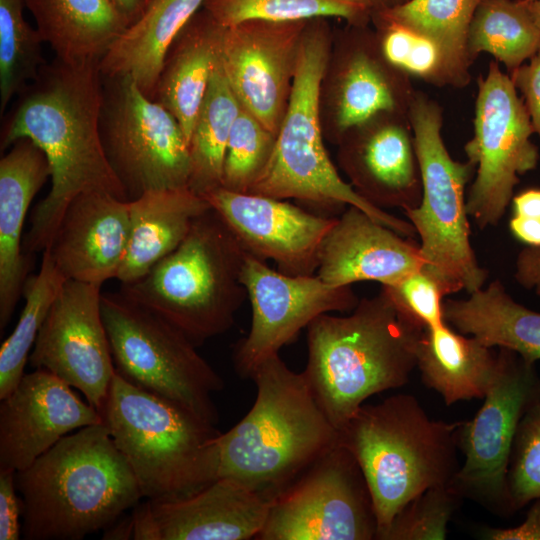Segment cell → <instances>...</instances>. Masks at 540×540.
<instances>
[{
    "instance_id": "cell-38",
    "label": "cell",
    "mask_w": 540,
    "mask_h": 540,
    "mask_svg": "<svg viewBox=\"0 0 540 540\" xmlns=\"http://www.w3.org/2000/svg\"><path fill=\"white\" fill-rule=\"evenodd\" d=\"M276 136L241 107L226 148L222 188L248 193L271 158Z\"/></svg>"
},
{
    "instance_id": "cell-24",
    "label": "cell",
    "mask_w": 540,
    "mask_h": 540,
    "mask_svg": "<svg viewBox=\"0 0 540 540\" xmlns=\"http://www.w3.org/2000/svg\"><path fill=\"white\" fill-rule=\"evenodd\" d=\"M419 244L354 206L337 217L319 253L316 275L333 286L393 284L421 269Z\"/></svg>"
},
{
    "instance_id": "cell-19",
    "label": "cell",
    "mask_w": 540,
    "mask_h": 540,
    "mask_svg": "<svg viewBox=\"0 0 540 540\" xmlns=\"http://www.w3.org/2000/svg\"><path fill=\"white\" fill-rule=\"evenodd\" d=\"M270 504L240 481L220 477L190 494L137 504L131 514L133 539H256Z\"/></svg>"
},
{
    "instance_id": "cell-15",
    "label": "cell",
    "mask_w": 540,
    "mask_h": 540,
    "mask_svg": "<svg viewBox=\"0 0 540 540\" xmlns=\"http://www.w3.org/2000/svg\"><path fill=\"white\" fill-rule=\"evenodd\" d=\"M241 282L251 305L249 332L233 349L234 368L242 378H250L320 315L352 311L359 302L351 286H333L317 275H288L249 253Z\"/></svg>"
},
{
    "instance_id": "cell-20",
    "label": "cell",
    "mask_w": 540,
    "mask_h": 540,
    "mask_svg": "<svg viewBox=\"0 0 540 540\" xmlns=\"http://www.w3.org/2000/svg\"><path fill=\"white\" fill-rule=\"evenodd\" d=\"M203 198L226 221L247 253L295 276L314 275L337 217L310 213L283 199L218 188Z\"/></svg>"
},
{
    "instance_id": "cell-36",
    "label": "cell",
    "mask_w": 540,
    "mask_h": 540,
    "mask_svg": "<svg viewBox=\"0 0 540 540\" xmlns=\"http://www.w3.org/2000/svg\"><path fill=\"white\" fill-rule=\"evenodd\" d=\"M203 9L224 27L255 19L291 22L328 17L365 27L374 12L369 0H205Z\"/></svg>"
},
{
    "instance_id": "cell-40",
    "label": "cell",
    "mask_w": 540,
    "mask_h": 540,
    "mask_svg": "<svg viewBox=\"0 0 540 540\" xmlns=\"http://www.w3.org/2000/svg\"><path fill=\"white\" fill-rule=\"evenodd\" d=\"M462 498L450 483L427 489L394 518L383 540H441Z\"/></svg>"
},
{
    "instance_id": "cell-3",
    "label": "cell",
    "mask_w": 540,
    "mask_h": 540,
    "mask_svg": "<svg viewBox=\"0 0 540 540\" xmlns=\"http://www.w3.org/2000/svg\"><path fill=\"white\" fill-rule=\"evenodd\" d=\"M306 329L307 363L302 374L338 431L370 396L409 381L424 330L407 320L382 288L359 300L349 315L326 313Z\"/></svg>"
},
{
    "instance_id": "cell-6",
    "label": "cell",
    "mask_w": 540,
    "mask_h": 540,
    "mask_svg": "<svg viewBox=\"0 0 540 540\" xmlns=\"http://www.w3.org/2000/svg\"><path fill=\"white\" fill-rule=\"evenodd\" d=\"M332 43L326 18L307 22L288 106L273 153L248 193L283 200L293 198L327 210L354 206L398 234L413 238L416 232L408 220L362 198L340 177L327 153L321 118V89Z\"/></svg>"
},
{
    "instance_id": "cell-22",
    "label": "cell",
    "mask_w": 540,
    "mask_h": 540,
    "mask_svg": "<svg viewBox=\"0 0 540 540\" xmlns=\"http://www.w3.org/2000/svg\"><path fill=\"white\" fill-rule=\"evenodd\" d=\"M338 162L354 190L372 205H419L422 180L409 116L380 113L348 131L339 142Z\"/></svg>"
},
{
    "instance_id": "cell-12",
    "label": "cell",
    "mask_w": 540,
    "mask_h": 540,
    "mask_svg": "<svg viewBox=\"0 0 540 540\" xmlns=\"http://www.w3.org/2000/svg\"><path fill=\"white\" fill-rule=\"evenodd\" d=\"M497 352V370L481 408L458 427L465 460L449 483L461 498L507 517L514 514L507 480L512 447L522 417L540 403V375L535 363L516 352Z\"/></svg>"
},
{
    "instance_id": "cell-30",
    "label": "cell",
    "mask_w": 540,
    "mask_h": 540,
    "mask_svg": "<svg viewBox=\"0 0 540 540\" xmlns=\"http://www.w3.org/2000/svg\"><path fill=\"white\" fill-rule=\"evenodd\" d=\"M44 43L68 63L100 61L130 25L112 0H25Z\"/></svg>"
},
{
    "instance_id": "cell-13",
    "label": "cell",
    "mask_w": 540,
    "mask_h": 540,
    "mask_svg": "<svg viewBox=\"0 0 540 540\" xmlns=\"http://www.w3.org/2000/svg\"><path fill=\"white\" fill-rule=\"evenodd\" d=\"M107 83L102 140L128 200L151 190L188 187L189 145L177 119L131 78Z\"/></svg>"
},
{
    "instance_id": "cell-47",
    "label": "cell",
    "mask_w": 540,
    "mask_h": 540,
    "mask_svg": "<svg viewBox=\"0 0 540 540\" xmlns=\"http://www.w3.org/2000/svg\"><path fill=\"white\" fill-rule=\"evenodd\" d=\"M511 234L528 247H540V217L513 215L509 221Z\"/></svg>"
},
{
    "instance_id": "cell-46",
    "label": "cell",
    "mask_w": 540,
    "mask_h": 540,
    "mask_svg": "<svg viewBox=\"0 0 540 540\" xmlns=\"http://www.w3.org/2000/svg\"><path fill=\"white\" fill-rule=\"evenodd\" d=\"M515 280L540 296V247L523 248L515 261Z\"/></svg>"
},
{
    "instance_id": "cell-5",
    "label": "cell",
    "mask_w": 540,
    "mask_h": 540,
    "mask_svg": "<svg viewBox=\"0 0 540 540\" xmlns=\"http://www.w3.org/2000/svg\"><path fill=\"white\" fill-rule=\"evenodd\" d=\"M461 421L429 418L412 395L396 394L363 404L338 431L367 482L383 540L397 514L429 488L448 484L459 469Z\"/></svg>"
},
{
    "instance_id": "cell-16",
    "label": "cell",
    "mask_w": 540,
    "mask_h": 540,
    "mask_svg": "<svg viewBox=\"0 0 540 540\" xmlns=\"http://www.w3.org/2000/svg\"><path fill=\"white\" fill-rule=\"evenodd\" d=\"M101 286L66 280L39 330L28 362L73 388L100 413L116 373L101 309Z\"/></svg>"
},
{
    "instance_id": "cell-2",
    "label": "cell",
    "mask_w": 540,
    "mask_h": 540,
    "mask_svg": "<svg viewBox=\"0 0 540 540\" xmlns=\"http://www.w3.org/2000/svg\"><path fill=\"white\" fill-rule=\"evenodd\" d=\"M26 540H81L105 530L143 494L105 424L80 428L16 472Z\"/></svg>"
},
{
    "instance_id": "cell-10",
    "label": "cell",
    "mask_w": 540,
    "mask_h": 540,
    "mask_svg": "<svg viewBox=\"0 0 540 540\" xmlns=\"http://www.w3.org/2000/svg\"><path fill=\"white\" fill-rule=\"evenodd\" d=\"M102 316L116 372L216 425L212 395L222 377L176 326L119 293H102Z\"/></svg>"
},
{
    "instance_id": "cell-11",
    "label": "cell",
    "mask_w": 540,
    "mask_h": 540,
    "mask_svg": "<svg viewBox=\"0 0 540 540\" xmlns=\"http://www.w3.org/2000/svg\"><path fill=\"white\" fill-rule=\"evenodd\" d=\"M534 129L522 98L499 62L489 63L477 80L473 136L465 144L475 167L466 208L480 229L496 226L504 216L519 176L540 160L531 141Z\"/></svg>"
},
{
    "instance_id": "cell-14",
    "label": "cell",
    "mask_w": 540,
    "mask_h": 540,
    "mask_svg": "<svg viewBox=\"0 0 540 540\" xmlns=\"http://www.w3.org/2000/svg\"><path fill=\"white\" fill-rule=\"evenodd\" d=\"M377 518L362 470L340 442L270 504L257 540H372Z\"/></svg>"
},
{
    "instance_id": "cell-26",
    "label": "cell",
    "mask_w": 540,
    "mask_h": 540,
    "mask_svg": "<svg viewBox=\"0 0 540 540\" xmlns=\"http://www.w3.org/2000/svg\"><path fill=\"white\" fill-rule=\"evenodd\" d=\"M210 204L188 187L158 189L129 201L130 237L117 275L133 283L175 250Z\"/></svg>"
},
{
    "instance_id": "cell-7",
    "label": "cell",
    "mask_w": 540,
    "mask_h": 540,
    "mask_svg": "<svg viewBox=\"0 0 540 540\" xmlns=\"http://www.w3.org/2000/svg\"><path fill=\"white\" fill-rule=\"evenodd\" d=\"M246 250L210 207L179 246L121 292L181 330L196 346L228 331L247 298Z\"/></svg>"
},
{
    "instance_id": "cell-9",
    "label": "cell",
    "mask_w": 540,
    "mask_h": 540,
    "mask_svg": "<svg viewBox=\"0 0 540 540\" xmlns=\"http://www.w3.org/2000/svg\"><path fill=\"white\" fill-rule=\"evenodd\" d=\"M418 157L422 197L404 211L420 238L424 268L442 285L446 295L482 288L488 272L479 265L470 241L466 186L476 167L450 155L442 137L443 109L422 91H416L409 109Z\"/></svg>"
},
{
    "instance_id": "cell-39",
    "label": "cell",
    "mask_w": 540,
    "mask_h": 540,
    "mask_svg": "<svg viewBox=\"0 0 540 540\" xmlns=\"http://www.w3.org/2000/svg\"><path fill=\"white\" fill-rule=\"evenodd\" d=\"M384 57L410 77L437 87L448 86L443 54L429 39L391 21L372 18Z\"/></svg>"
},
{
    "instance_id": "cell-28",
    "label": "cell",
    "mask_w": 540,
    "mask_h": 540,
    "mask_svg": "<svg viewBox=\"0 0 540 540\" xmlns=\"http://www.w3.org/2000/svg\"><path fill=\"white\" fill-rule=\"evenodd\" d=\"M204 1L151 0L100 60L103 77H129L153 99L169 48Z\"/></svg>"
},
{
    "instance_id": "cell-4",
    "label": "cell",
    "mask_w": 540,
    "mask_h": 540,
    "mask_svg": "<svg viewBox=\"0 0 540 540\" xmlns=\"http://www.w3.org/2000/svg\"><path fill=\"white\" fill-rule=\"evenodd\" d=\"M250 379L257 388L254 404L215 438L217 478L238 480L272 502L339 442V432L302 372L292 371L279 354L263 361Z\"/></svg>"
},
{
    "instance_id": "cell-17",
    "label": "cell",
    "mask_w": 540,
    "mask_h": 540,
    "mask_svg": "<svg viewBox=\"0 0 540 540\" xmlns=\"http://www.w3.org/2000/svg\"><path fill=\"white\" fill-rule=\"evenodd\" d=\"M308 21L246 20L222 31L220 63L242 108L277 135Z\"/></svg>"
},
{
    "instance_id": "cell-23",
    "label": "cell",
    "mask_w": 540,
    "mask_h": 540,
    "mask_svg": "<svg viewBox=\"0 0 540 540\" xmlns=\"http://www.w3.org/2000/svg\"><path fill=\"white\" fill-rule=\"evenodd\" d=\"M129 237V201L91 191L68 205L46 250L66 280L102 286L117 278Z\"/></svg>"
},
{
    "instance_id": "cell-32",
    "label": "cell",
    "mask_w": 540,
    "mask_h": 540,
    "mask_svg": "<svg viewBox=\"0 0 540 540\" xmlns=\"http://www.w3.org/2000/svg\"><path fill=\"white\" fill-rule=\"evenodd\" d=\"M481 1L407 0L373 17L397 23L436 44L443 54L448 86L463 88L471 80L468 31Z\"/></svg>"
},
{
    "instance_id": "cell-37",
    "label": "cell",
    "mask_w": 540,
    "mask_h": 540,
    "mask_svg": "<svg viewBox=\"0 0 540 540\" xmlns=\"http://www.w3.org/2000/svg\"><path fill=\"white\" fill-rule=\"evenodd\" d=\"M25 0H0V112L39 74L45 65L44 43L26 21Z\"/></svg>"
},
{
    "instance_id": "cell-51",
    "label": "cell",
    "mask_w": 540,
    "mask_h": 540,
    "mask_svg": "<svg viewBox=\"0 0 540 540\" xmlns=\"http://www.w3.org/2000/svg\"><path fill=\"white\" fill-rule=\"evenodd\" d=\"M373 7V14L376 12L384 11L390 9L397 5L404 3L407 0H369Z\"/></svg>"
},
{
    "instance_id": "cell-49",
    "label": "cell",
    "mask_w": 540,
    "mask_h": 540,
    "mask_svg": "<svg viewBox=\"0 0 540 540\" xmlns=\"http://www.w3.org/2000/svg\"><path fill=\"white\" fill-rule=\"evenodd\" d=\"M134 524L132 515L120 517L111 526L104 530L103 539L128 540L133 539Z\"/></svg>"
},
{
    "instance_id": "cell-8",
    "label": "cell",
    "mask_w": 540,
    "mask_h": 540,
    "mask_svg": "<svg viewBox=\"0 0 540 540\" xmlns=\"http://www.w3.org/2000/svg\"><path fill=\"white\" fill-rule=\"evenodd\" d=\"M100 414L143 497L190 494L217 478L214 441L221 432L182 405L116 372Z\"/></svg>"
},
{
    "instance_id": "cell-21",
    "label": "cell",
    "mask_w": 540,
    "mask_h": 540,
    "mask_svg": "<svg viewBox=\"0 0 540 540\" xmlns=\"http://www.w3.org/2000/svg\"><path fill=\"white\" fill-rule=\"evenodd\" d=\"M97 409L46 369L24 374L0 404V469L21 471L66 435L102 423Z\"/></svg>"
},
{
    "instance_id": "cell-27",
    "label": "cell",
    "mask_w": 540,
    "mask_h": 540,
    "mask_svg": "<svg viewBox=\"0 0 540 540\" xmlns=\"http://www.w3.org/2000/svg\"><path fill=\"white\" fill-rule=\"evenodd\" d=\"M223 26L197 11L169 48L153 99L179 122L188 141L220 56Z\"/></svg>"
},
{
    "instance_id": "cell-44",
    "label": "cell",
    "mask_w": 540,
    "mask_h": 540,
    "mask_svg": "<svg viewBox=\"0 0 540 540\" xmlns=\"http://www.w3.org/2000/svg\"><path fill=\"white\" fill-rule=\"evenodd\" d=\"M508 74L521 94L534 133L540 137V47L527 63Z\"/></svg>"
},
{
    "instance_id": "cell-53",
    "label": "cell",
    "mask_w": 540,
    "mask_h": 540,
    "mask_svg": "<svg viewBox=\"0 0 540 540\" xmlns=\"http://www.w3.org/2000/svg\"><path fill=\"white\" fill-rule=\"evenodd\" d=\"M527 1H536V0H527Z\"/></svg>"
},
{
    "instance_id": "cell-45",
    "label": "cell",
    "mask_w": 540,
    "mask_h": 540,
    "mask_svg": "<svg viewBox=\"0 0 540 540\" xmlns=\"http://www.w3.org/2000/svg\"><path fill=\"white\" fill-rule=\"evenodd\" d=\"M481 535L488 540H540V500L532 502L520 525L510 528L486 527Z\"/></svg>"
},
{
    "instance_id": "cell-25",
    "label": "cell",
    "mask_w": 540,
    "mask_h": 540,
    "mask_svg": "<svg viewBox=\"0 0 540 540\" xmlns=\"http://www.w3.org/2000/svg\"><path fill=\"white\" fill-rule=\"evenodd\" d=\"M51 177L49 162L31 140L14 142L0 160V329L6 327L23 296L30 258L22 232L28 209Z\"/></svg>"
},
{
    "instance_id": "cell-31",
    "label": "cell",
    "mask_w": 540,
    "mask_h": 540,
    "mask_svg": "<svg viewBox=\"0 0 540 540\" xmlns=\"http://www.w3.org/2000/svg\"><path fill=\"white\" fill-rule=\"evenodd\" d=\"M443 317L488 347L509 349L531 363L540 360V312L515 301L499 280L467 298L443 301Z\"/></svg>"
},
{
    "instance_id": "cell-42",
    "label": "cell",
    "mask_w": 540,
    "mask_h": 540,
    "mask_svg": "<svg viewBox=\"0 0 540 540\" xmlns=\"http://www.w3.org/2000/svg\"><path fill=\"white\" fill-rule=\"evenodd\" d=\"M381 288L396 309L414 325L425 329L445 322L442 299L446 293L424 267Z\"/></svg>"
},
{
    "instance_id": "cell-35",
    "label": "cell",
    "mask_w": 540,
    "mask_h": 540,
    "mask_svg": "<svg viewBox=\"0 0 540 540\" xmlns=\"http://www.w3.org/2000/svg\"><path fill=\"white\" fill-rule=\"evenodd\" d=\"M65 281L45 249L39 271L25 283V302L19 320L0 348V400L8 396L24 376L39 330Z\"/></svg>"
},
{
    "instance_id": "cell-48",
    "label": "cell",
    "mask_w": 540,
    "mask_h": 540,
    "mask_svg": "<svg viewBox=\"0 0 540 540\" xmlns=\"http://www.w3.org/2000/svg\"><path fill=\"white\" fill-rule=\"evenodd\" d=\"M513 215L540 217V189L529 188L513 196Z\"/></svg>"
},
{
    "instance_id": "cell-1",
    "label": "cell",
    "mask_w": 540,
    "mask_h": 540,
    "mask_svg": "<svg viewBox=\"0 0 540 540\" xmlns=\"http://www.w3.org/2000/svg\"><path fill=\"white\" fill-rule=\"evenodd\" d=\"M100 61L45 64L18 95L1 129V150L19 139L33 141L51 169V187L31 217L23 249L44 251L68 205L91 191L128 200L105 153L101 120L105 101Z\"/></svg>"
},
{
    "instance_id": "cell-52",
    "label": "cell",
    "mask_w": 540,
    "mask_h": 540,
    "mask_svg": "<svg viewBox=\"0 0 540 540\" xmlns=\"http://www.w3.org/2000/svg\"><path fill=\"white\" fill-rule=\"evenodd\" d=\"M526 2V5L533 17V20L536 24V26L538 27L539 31H540V0H536V1H527L525 0Z\"/></svg>"
},
{
    "instance_id": "cell-33",
    "label": "cell",
    "mask_w": 540,
    "mask_h": 540,
    "mask_svg": "<svg viewBox=\"0 0 540 540\" xmlns=\"http://www.w3.org/2000/svg\"><path fill=\"white\" fill-rule=\"evenodd\" d=\"M240 110L219 56L189 139L188 188L201 197L222 187L226 148Z\"/></svg>"
},
{
    "instance_id": "cell-29",
    "label": "cell",
    "mask_w": 540,
    "mask_h": 540,
    "mask_svg": "<svg viewBox=\"0 0 540 540\" xmlns=\"http://www.w3.org/2000/svg\"><path fill=\"white\" fill-rule=\"evenodd\" d=\"M415 354L422 382L446 405L483 399L498 366V352L446 322L421 332Z\"/></svg>"
},
{
    "instance_id": "cell-41",
    "label": "cell",
    "mask_w": 540,
    "mask_h": 540,
    "mask_svg": "<svg viewBox=\"0 0 540 540\" xmlns=\"http://www.w3.org/2000/svg\"><path fill=\"white\" fill-rule=\"evenodd\" d=\"M507 480L514 513L540 500V403L532 406L519 423Z\"/></svg>"
},
{
    "instance_id": "cell-34",
    "label": "cell",
    "mask_w": 540,
    "mask_h": 540,
    "mask_svg": "<svg viewBox=\"0 0 540 540\" xmlns=\"http://www.w3.org/2000/svg\"><path fill=\"white\" fill-rule=\"evenodd\" d=\"M539 47L540 31L525 0H482L478 5L467 39L472 63L481 53H488L510 73Z\"/></svg>"
},
{
    "instance_id": "cell-18",
    "label": "cell",
    "mask_w": 540,
    "mask_h": 540,
    "mask_svg": "<svg viewBox=\"0 0 540 540\" xmlns=\"http://www.w3.org/2000/svg\"><path fill=\"white\" fill-rule=\"evenodd\" d=\"M327 138L339 144L354 127L384 112L409 114L411 77L382 54L375 31L349 26L331 51L326 74Z\"/></svg>"
},
{
    "instance_id": "cell-50",
    "label": "cell",
    "mask_w": 540,
    "mask_h": 540,
    "mask_svg": "<svg viewBox=\"0 0 540 540\" xmlns=\"http://www.w3.org/2000/svg\"><path fill=\"white\" fill-rule=\"evenodd\" d=\"M112 2L131 24L142 15L151 0H112Z\"/></svg>"
},
{
    "instance_id": "cell-43",
    "label": "cell",
    "mask_w": 540,
    "mask_h": 540,
    "mask_svg": "<svg viewBox=\"0 0 540 540\" xmlns=\"http://www.w3.org/2000/svg\"><path fill=\"white\" fill-rule=\"evenodd\" d=\"M16 471L0 469V540H18L22 534V499L17 495Z\"/></svg>"
}]
</instances>
